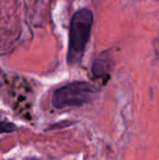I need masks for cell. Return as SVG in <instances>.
Returning <instances> with one entry per match:
<instances>
[{
    "mask_svg": "<svg viewBox=\"0 0 159 160\" xmlns=\"http://www.w3.org/2000/svg\"><path fill=\"white\" fill-rule=\"evenodd\" d=\"M94 22L93 12L89 8H81L71 19L68 38L67 63L78 65L82 62L84 51L89 41Z\"/></svg>",
    "mask_w": 159,
    "mask_h": 160,
    "instance_id": "6da1fadb",
    "label": "cell"
},
{
    "mask_svg": "<svg viewBox=\"0 0 159 160\" xmlns=\"http://www.w3.org/2000/svg\"><path fill=\"white\" fill-rule=\"evenodd\" d=\"M17 127L10 123V122H6V121H2L0 120V133H12L14 131H16Z\"/></svg>",
    "mask_w": 159,
    "mask_h": 160,
    "instance_id": "277c9868",
    "label": "cell"
},
{
    "mask_svg": "<svg viewBox=\"0 0 159 160\" xmlns=\"http://www.w3.org/2000/svg\"><path fill=\"white\" fill-rule=\"evenodd\" d=\"M0 73H1V69H0Z\"/></svg>",
    "mask_w": 159,
    "mask_h": 160,
    "instance_id": "5b68a950",
    "label": "cell"
},
{
    "mask_svg": "<svg viewBox=\"0 0 159 160\" xmlns=\"http://www.w3.org/2000/svg\"><path fill=\"white\" fill-rule=\"evenodd\" d=\"M111 70V59L106 56H100L96 59L92 66V72L97 78H102L109 74Z\"/></svg>",
    "mask_w": 159,
    "mask_h": 160,
    "instance_id": "3957f363",
    "label": "cell"
},
{
    "mask_svg": "<svg viewBox=\"0 0 159 160\" xmlns=\"http://www.w3.org/2000/svg\"><path fill=\"white\" fill-rule=\"evenodd\" d=\"M96 94L97 89L88 82H74L54 91L52 104L56 109L81 107L89 103Z\"/></svg>",
    "mask_w": 159,
    "mask_h": 160,
    "instance_id": "7a4b0ae2",
    "label": "cell"
}]
</instances>
